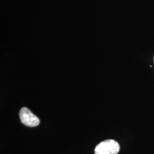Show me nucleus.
Masks as SVG:
<instances>
[{"mask_svg": "<svg viewBox=\"0 0 154 154\" xmlns=\"http://www.w3.org/2000/svg\"><path fill=\"white\" fill-rule=\"evenodd\" d=\"M120 150L118 142L113 139L106 140L99 143L95 148V154H118Z\"/></svg>", "mask_w": 154, "mask_h": 154, "instance_id": "nucleus-1", "label": "nucleus"}, {"mask_svg": "<svg viewBox=\"0 0 154 154\" xmlns=\"http://www.w3.org/2000/svg\"><path fill=\"white\" fill-rule=\"evenodd\" d=\"M19 115L21 123L26 126L33 127L39 125L38 118L26 107H22L20 111Z\"/></svg>", "mask_w": 154, "mask_h": 154, "instance_id": "nucleus-2", "label": "nucleus"}, {"mask_svg": "<svg viewBox=\"0 0 154 154\" xmlns=\"http://www.w3.org/2000/svg\"></svg>", "mask_w": 154, "mask_h": 154, "instance_id": "nucleus-3", "label": "nucleus"}]
</instances>
